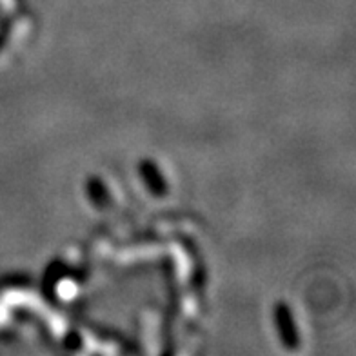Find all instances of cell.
Returning a JSON list of instances; mask_svg holds the SVG:
<instances>
[{"mask_svg": "<svg viewBox=\"0 0 356 356\" xmlns=\"http://www.w3.org/2000/svg\"><path fill=\"white\" fill-rule=\"evenodd\" d=\"M275 323H277V333L280 337V343L289 351H295L300 346V333L296 329L293 311L286 302H278L275 305Z\"/></svg>", "mask_w": 356, "mask_h": 356, "instance_id": "6da1fadb", "label": "cell"}, {"mask_svg": "<svg viewBox=\"0 0 356 356\" xmlns=\"http://www.w3.org/2000/svg\"><path fill=\"white\" fill-rule=\"evenodd\" d=\"M138 173H140L142 180H144V186L147 188V191L151 195L162 198L169 191L168 182H165L164 175H162V171H160L159 164H156L155 160H142L140 165H138Z\"/></svg>", "mask_w": 356, "mask_h": 356, "instance_id": "7a4b0ae2", "label": "cell"}, {"mask_svg": "<svg viewBox=\"0 0 356 356\" xmlns=\"http://www.w3.org/2000/svg\"><path fill=\"white\" fill-rule=\"evenodd\" d=\"M86 193H88L89 202H91L95 207H99V209L108 207L109 202H111V195H109L108 186H106L102 178H99V177L88 178V184H86Z\"/></svg>", "mask_w": 356, "mask_h": 356, "instance_id": "3957f363", "label": "cell"}, {"mask_svg": "<svg viewBox=\"0 0 356 356\" xmlns=\"http://www.w3.org/2000/svg\"><path fill=\"white\" fill-rule=\"evenodd\" d=\"M64 343H66L70 349H79V347L82 346V338H80L76 333H70L66 337V340H64Z\"/></svg>", "mask_w": 356, "mask_h": 356, "instance_id": "277c9868", "label": "cell"}]
</instances>
